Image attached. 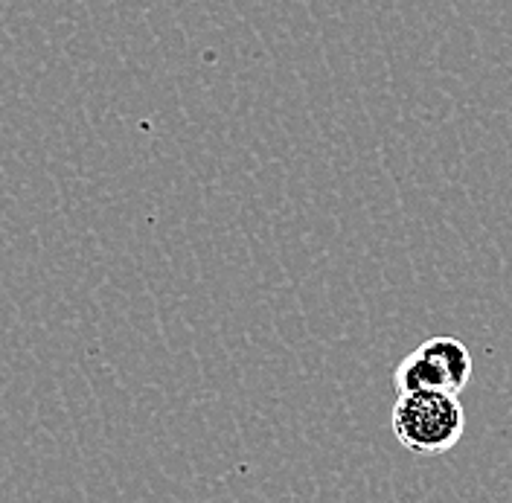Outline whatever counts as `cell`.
Segmentation results:
<instances>
[{"instance_id": "cell-2", "label": "cell", "mask_w": 512, "mask_h": 503, "mask_svg": "<svg viewBox=\"0 0 512 503\" xmlns=\"http://www.w3.org/2000/svg\"><path fill=\"white\" fill-rule=\"evenodd\" d=\"M472 378V352L454 335H437L416 346L393 370V387L402 390H443L460 396Z\"/></svg>"}, {"instance_id": "cell-1", "label": "cell", "mask_w": 512, "mask_h": 503, "mask_svg": "<svg viewBox=\"0 0 512 503\" xmlns=\"http://www.w3.org/2000/svg\"><path fill=\"white\" fill-rule=\"evenodd\" d=\"M396 442L416 457L446 454L466 431V410L460 396L443 390H402L390 410Z\"/></svg>"}]
</instances>
